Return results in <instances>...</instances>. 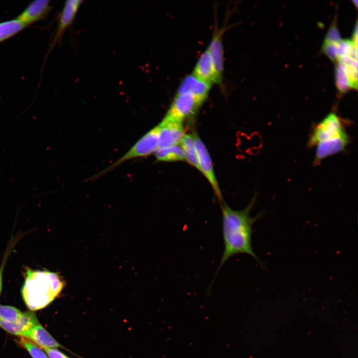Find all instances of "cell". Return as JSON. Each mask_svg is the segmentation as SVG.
I'll return each mask as SVG.
<instances>
[{
    "mask_svg": "<svg viewBox=\"0 0 358 358\" xmlns=\"http://www.w3.org/2000/svg\"><path fill=\"white\" fill-rule=\"evenodd\" d=\"M256 200V195L243 209L234 210L223 201L220 203L222 212V229L224 251L221 260L209 286L211 289L215 279L225 263L237 254H247L261 262L252 248V233L254 223L262 216V214L251 217L250 213Z\"/></svg>",
    "mask_w": 358,
    "mask_h": 358,
    "instance_id": "cell-1",
    "label": "cell"
},
{
    "mask_svg": "<svg viewBox=\"0 0 358 358\" xmlns=\"http://www.w3.org/2000/svg\"><path fill=\"white\" fill-rule=\"evenodd\" d=\"M350 142L344 123L334 112L327 115L316 124L308 141L310 148H315L313 164L318 165L326 158L345 150Z\"/></svg>",
    "mask_w": 358,
    "mask_h": 358,
    "instance_id": "cell-2",
    "label": "cell"
},
{
    "mask_svg": "<svg viewBox=\"0 0 358 358\" xmlns=\"http://www.w3.org/2000/svg\"><path fill=\"white\" fill-rule=\"evenodd\" d=\"M64 285L63 278L55 272L27 269L22 295L28 308L37 310L50 303L60 293Z\"/></svg>",
    "mask_w": 358,
    "mask_h": 358,
    "instance_id": "cell-3",
    "label": "cell"
},
{
    "mask_svg": "<svg viewBox=\"0 0 358 358\" xmlns=\"http://www.w3.org/2000/svg\"><path fill=\"white\" fill-rule=\"evenodd\" d=\"M159 130V125L150 129L142 136L125 154L103 171L94 176L92 179L99 177L126 161L138 158L146 157L155 153L158 148Z\"/></svg>",
    "mask_w": 358,
    "mask_h": 358,
    "instance_id": "cell-4",
    "label": "cell"
},
{
    "mask_svg": "<svg viewBox=\"0 0 358 358\" xmlns=\"http://www.w3.org/2000/svg\"><path fill=\"white\" fill-rule=\"evenodd\" d=\"M202 103L189 92L177 93L164 118L183 122L194 115Z\"/></svg>",
    "mask_w": 358,
    "mask_h": 358,
    "instance_id": "cell-5",
    "label": "cell"
},
{
    "mask_svg": "<svg viewBox=\"0 0 358 358\" xmlns=\"http://www.w3.org/2000/svg\"><path fill=\"white\" fill-rule=\"evenodd\" d=\"M196 150L199 171L202 172L210 183L215 196L220 203L223 201L222 196L216 178L209 154L203 142L196 134H193Z\"/></svg>",
    "mask_w": 358,
    "mask_h": 358,
    "instance_id": "cell-6",
    "label": "cell"
},
{
    "mask_svg": "<svg viewBox=\"0 0 358 358\" xmlns=\"http://www.w3.org/2000/svg\"><path fill=\"white\" fill-rule=\"evenodd\" d=\"M158 125L160 128L158 148L178 145L180 143L185 134L183 122L163 118Z\"/></svg>",
    "mask_w": 358,
    "mask_h": 358,
    "instance_id": "cell-7",
    "label": "cell"
},
{
    "mask_svg": "<svg viewBox=\"0 0 358 358\" xmlns=\"http://www.w3.org/2000/svg\"><path fill=\"white\" fill-rule=\"evenodd\" d=\"M82 2V0H67L65 2L60 14L52 46L61 40L65 30L72 25Z\"/></svg>",
    "mask_w": 358,
    "mask_h": 358,
    "instance_id": "cell-8",
    "label": "cell"
},
{
    "mask_svg": "<svg viewBox=\"0 0 358 358\" xmlns=\"http://www.w3.org/2000/svg\"><path fill=\"white\" fill-rule=\"evenodd\" d=\"M223 32L222 30L215 32L207 48L214 66L217 84L222 82L224 69Z\"/></svg>",
    "mask_w": 358,
    "mask_h": 358,
    "instance_id": "cell-9",
    "label": "cell"
},
{
    "mask_svg": "<svg viewBox=\"0 0 358 358\" xmlns=\"http://www.w3.org/2000/svg\"><path fill=\"white\" fill-rule=\"evenodd\" d=\"M50 1L47 0H37L29 5L16 18L27 26L43 19L51 9Z\"/></svg>",
    "mask_w": 358,
    "mask_h": 358,
    "instance_id": "cell-10",
    "label": "cell"
},
{
    "mask_svg": "<svg viewBox=\"0 0 358 358\" xmlns=\"http://www.w3.org/2000/svg\"><path fill=\"white\" fill-rule=\"evenodd\" d=\"M211 87V85L199 80L191 74L183 79L177 93L189 92L203 103L207 98Z\"/></svg>",
    "mask_w": 358,
    "mask_h": 358,
    "instance_id": "cell-11",
    "label": "cell"
},
{
    "mask_svg": "<svg viewBox=\"0 0 358 358\" xmlns=\"http://www.w3.org/2000/svg\"><path fill=\"white\" fill-rule=\"evenodd\" d=\"M39 324L36 316L33 313H22L20 317L13 322L0 320V327L7 332L14 335L24 336L31 328Z\"/></svg>",
    "mask_w": 358,
    "mask_h": 358,
    "instance_id": "cell-12",
    "label": "cell"
},
{
    "mask_svg": "<svg viewBox=\"0 0 358 358\" xmlns=\"http://www.w3.org/2000/svg\"><path fill=\"white\" fill-rule=\"evenodd\" d=\"M191 74L206 83L217 84L214 66L207 49L199 57Z\"/></svg>",
    "mask_w": 358,
    "mask_h": 358,
    "instance_id": "cell-13",
    "label": "cell"
},
{
    "mask_svg": "<svg viewBox=\"0 0 358 358\" xmlns=\"http://www.w3.org/2000/svg\"><path fill=\"white\" fill-rule=\"evenodd\" d=\"M24 337L28 338L41 348H55L60 346L50 334L40 324L30 329Z\"/></svg>",
    "mask_w": 358,
    "mask_h": 358,
    "instance_id": "cell-14",
    "label": "cell"
},
{
    "mask_svg": "<svg viewBox=\"0 0 358 358\" xmlns=\"http://www.w3.org/2000/svg\"><path fill=\"white\" fill-rule=\"evenodd\" d=\"M180 147L183 152L185 160L190 165L199 171L197 155L193 135L184 134L180 142Z\"/></svg>",
    "mask_w": 358,
    "mask_h": 358,
    "instance_id": "cell-15",
    "label": "cell"
},
{
    "mask_svg": "<svg viewBox=\"0 0 358 358\" xmlns=\"http://www.w3.org/2000/svg\"><path fill=\"white\" fill-rule=\"evenodd\" d=\"M154 153L158 161L174 162L185 160L182 150L179 145L158 148Z\"/></svg>",
    "mask_w": 358,
    "mask_h": 358,
    "instance_id": "cell-16",
    "label": "cell"
},
{
    "mask_svg": "<svg viewBox=\"0 0 358 358\" xmlns=\"http://www.w3.org/2000/svg\"><path fill=\"white\" fill-rule=\"evenodd\" d=\"M26 27L16 18L0 22V42L11 37Z\"/></svg>",
    "mask_w": 358,
    "mask_h": 358,
    "instance_id": "cell-17",
    "label": "cell"
},
{
    "mask_svg": "<svg viewBox=\"0 0 358 358\" xmlns=\"http://www.w3.org/2000/svg\"><path fill=\"white\" fill-rule=\"evenodd\" d=\"M22 313L17 308L10 306L0 305V320L13 322L16 321Z\"/></svg>",
    "mask_w": 358,
    "mask_h": 358,
    "instance_id": "cell-18",
    "label": "cell"
},
{
    "mask_svg": "<svg viewBox=\"0 0 358 358\" xmlns=\"http://www.w3.org/2000/svg\"><path fill=\"white\" fill-rule=\"evenodd\" d=\"M19 342L27 350L33 358H48L45 353L39 347L30 341L22 338Z\"/></svg>",
    "mask_w": 358,
    "mask_h": 358,
    "instance_id": "cell-19",
    "label": "cell"
},
{
    "mask_svg": "<svg viewBox=\"0 0 358 358\" xmlns=\"http://www.w3.org/2000/svg\"><path fill=\"white\" fill-rule=\"evenodd\" d=\"M336 81L338 88L342 91H345L349 88H351L347 76L339 65L336 71Z\"/></svg>",
    "mask_w": 358,
    "mask_h": 358,
    "instance_id": "cell-20",
    "label": "cell"
},
{
    "mask_svg": "<svg viewBox=\"0 0 358 358\" xmlns=\"http://www.w3.org/2000/svg\"><path fill=\"white\" fill-rule=\"evenodd\" d=\"M47 353L49 358H69L59 350L48 348H42Z\"/></svg>",
    "mask_w": 358,
    "mask_h": 358,
    "instance_id": "cell-21",
    "label": "cell"
},
{
    "mask_svg": "<svg viewBox=\"0 0 358 358\" xmlns=\"http://www.w3.org/2000/svg\"><path fill=\"white\" fill-rule=\"evenodd\" d=\"M9 254V251L7 252V254H6L5 255L4 259L3 260V262L1 265V266L0 267V293L1 290V287H2V272L3 268L4 267V264L5 263V261L7 258V257L8 256V255Z\"/></svg>",
    "mask_w": 358,
    "mask_h": 358,
    "instance_id": "cell-22",
    "label": "cell"
}]
</instances>
